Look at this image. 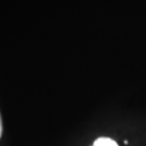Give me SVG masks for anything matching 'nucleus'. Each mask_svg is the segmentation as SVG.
<instances>
[{
    "label": "nucleus",
    "mask_w": 146,
    "mask_h": 146,
    "mask_svg": "<svg viewBox=\"0 0 146 146\" xmlns=\"http://www.w3.org/2000/svg\"><path fill=\"white\" fill-rule=\"evenodd\" d=\"M92 146H118L113 139L108 138H99L94 141Z\"/></svg>",
    "instance_id": "nucleus-1"
},
{
    "label": "nucleus",
    "mask_w": 146,
    "mask_h": 146,
    "mask_svg": "<svg viewBox=\"0 0 146 146\" xmlns=\"http://www.w3.org/2000/svg\"><path fill=\"white\" fill-rule=\"evenodd\" d=\"M3 133V125H2V119H1V115H0V138L2 136Z\"/></svg>",
    "instance_id": "nucleus-2"
}]
</instances>
